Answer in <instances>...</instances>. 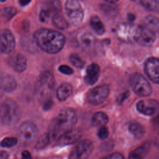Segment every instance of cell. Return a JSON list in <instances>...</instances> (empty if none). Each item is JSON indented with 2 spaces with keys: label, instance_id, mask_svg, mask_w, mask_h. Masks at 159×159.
<instances>
[{
  "label": "cell",
  "instance_id": "obj_1",
  "mask_svg": "<svg viewBox=\"0 0 159 159\" xmlns=\"http://www.w3.org/2000/svg\"><path fill=\"white\" fill-rule=\"evenodd\" d=\"M34 38L35 43L43 51L50 54L59 52L65 43V37L61 33L45 28L37 30Z\"/></svg>",
  "mask_w": 159,
  "mask_h": 159
},
{
  "label": "cell",
  "instance_id": "obj_2",
  "mask_svg": "<svg viewBox=\"0 0 159 159\" xmlns=\"http://www.w3.org/2000/svg\"><path fill=\"white\" fill-rule=\"evenodd\" d=\"M55 86V78L53 74L48 71L42 72L36 81L35 96L44 110L50 109L53 104L52 95Z\"/></svg>",
  "mask_w": 159,
  "mask_h": 159
},
{
  "label": "cell",
  "instance_id": "obj_3",
  "mask_svg": "<svg viewBox=\"0 0 159 159\" xmlns=\"http://www.w3.org/2000/svg\"><path fill=\"white\" fill-rule=\"evenodd\" d=\"M76 121V114L73 109L65 108L61 110L50 124L48 134L50 138L57 140L63 134L73 129Z\"/></svg>",
  "mask_w": 159,
  "mask_h": 159
},
{
  "label": "cell",
  "instance_id": "obj_4",
  "mask_svg": "<svg viewBox=\"0 0 159 159\" xmlns=\"http://www.w3.org/2000/svg\"><path fill=\"white\" fill-rule=\"evenodd\" d=\"M20 117L18 105L11 99H6L0 106V120L6 125L16 124Z\"/></svg>",
  "mask_w": 159,
  "mask_h": 159
},
{
  "label": "cell",
  "instance_id": "obj_5",
  "mask_svg": "<svg viewBox=\"0 0 159 159\" xmlns=\"http://www.w3.org/2000/svg\"><path fill=\"white\" fill-rule=\"evenodd\" d=\"M130 84L134 93L139 96H148L152 92L150 83L140 74L135 73L132 75L130 78Z\"/></svg>",
  "mask_w": 159,
  "mask_h": 159
},
{
  "label": "cell",
  "instance_id": "obj_6",
  "mask_svg": "<svg viewBox=\"0 0 159 159\" xmlns=\"http://www.w3.org/2000/svg\"><path fill=\"white\" fill-rule=\"evenodd\" d=\"M65 9L66 16L72 24L78 25L82 22L84 12L79 1L76 0L66 1Z\"/></svg>",
  "mask_w": 159,
  "mask_h": 159
},
{
  "label": "cell",
  "instance_id": "obj_7",
  "mask_svg": "<svg viewBox=\"0 0 159 159\" xmlns=\"http://www.w3.org/2000/svg\"><path fill=\"white\" fill-rule=\"evenodd\" d=\"M20 141L24 144L33 142L38 135V129L35 124L30 121H25L21 124L17 131Z\"/></svg>",
  "mask_w": 159,
  "mask_h": 159
},
{
  "label": "cell",
  "instance_id": "obj_8",
  "mask_svg": "<svg viewBox=\"0 0 159 159\" xmlns=\"http://www.w3.org/2000/svg\"><path fill=\"white\" fill-rule=\"evenodd\" d=\"M93 143L89 140L79 142L71 151L68 159H88L93 150Z\"/></svg>",
  "mask_w": 159,
  "mask_h": 159
},
{
  "label": "cell",
  "instance_id": "obj_9",
  "mask_svg": "<svg viewBox=\"0 0 159 159\" xmlns=\"http://www.w3.org/2000/svg\"><path fill=\"white\" fill-rule=\"evenodd\" d=\"M156 39L155 33L148 29L145 25L136 27L134 41L143 46H151Z\"/></svg>",
  "mask_w": 159,
  "mask_h": 159
},
{
  "label": "cell",
  "instance_id": "obj_10",
  "mask_svg": "<svg viewBox=\"0 0 159 159\" xmlns=\"http://www.w3.org/2000/svg\"><path fill=\"white\" fill-rule=\"evenodd\" d=\"M109 93V87L107 84L98 86L91 90L88 94V101L92 105H99L102 103Z\"/></svg>",
  "mask_w": 159,
  "mask_h": 159
},
{
  "label": "cell",
  "instance_id": "obj_11",
  "mask_svg": "<svg viewBox=\"0 0 159 159\" xmlns=\"http://www.w3.org/2000/svg\"><path fill=\"white\" fill-rule=\"evenodd\" d=\"M16 45L15 38L8 29H4L0 34V51L6 54L11 53Z\"/></svg>",
  "mask_w": 159,
  "mask_h": 159
},
{
  "label": "cell",
  "instance_id": "obj_12",
  "mask_svg": "<svg viewBox=\"0 0 159 159\" xmlns=\"http://www.w3.org/2000/svg\"><path fill=\"white\" fill-rule=\"evenodd\" d=\"M136 27V25L127 23L120 24L116 29L117 37L125 42L131 43L134 42Z\"/></svg>",
  "mask_w": 159,
  "mask_h": 159
},
{
  "label": "cell",
  "instance_id": "obj_13",
  "mask_svg": "<svg viewBox=\"0 0 159 159\" xmlns=\"http://www.w3.org/2000/svg\"><path fill=\"white\" fill-rule=\"evenodd\" d=\"M144 70L151 81L159 84V58L156 57L148 58L145 63Z\"/></svg>",
  "mask_w": 159,
  "mask_h": 159
},
{
  "label": "cell",
  "instance_id": "obj_14",
  "mask_svg": "<svg viewBox=\"0 0 159 159\" xmlns=\"http://www.w3.org/2000/svg\"><path fill=\"white\" fill-rule=\"evenodd\" d=\"M139 112L145 116H152L159 109V103L153 99H145L139 101L136 104Z\"/></svg>",
  "mask_w": 159,
  "mask_h": 159
},
{
  "label": "cell",
  "instance_id": "obj_15",
  "mask_svg": "<svg viewBox=\"0 0 159 159\" xmlns=\"http://www.w3.org/2000/svg\"><path fill=\"white\" fill-rule=\"evenodd\" d=\"M81 137V132L78 129H73L60 136L57 140V143L60 146L70 145L78 141Z\"/></svg>",
  "mask_w": 159,
  "mask_h": 159
},
{
  "label": "cell",
  "instance_id": "obj_16",
  "mask_svg": "<svg viewBox=\"0 0 159 159\" xmlns=\"http://www.w3.org/2000/svg\"><path fill=\"white\" fill-rule=\"evenodd\" d=\"M10 65L16 71L22 73L27 68V58L21 53H16L10 58Z\"/></svg>",
  "mask_w": 159,
  "mask_h": 159
},
{
  "label": "cell",
  "instance_id": "obj_17",
  "mask_svg": "<svg viewBox=\"0 0 159 159\" xmlns=\"http://www.w3.org/2000/svg\"><path fill=\"white\" fill-rule=\"evenodd\" d=\"M100 68L96 63L90 64L86 68L84 76V81L88 85L94 84L97 81L99 76Z\"/></svg>",
  "mask_w": 159,
  "mask_h": 159
},
{
  "label": "cell",
  "instance_id": "obj_18",
  "mask_svg": "<svg viewBox=\"0 0 159 159\" xmlns=\"http://www.w3.org/2000/svg\"><path fill=\"white\" fill-rule=\"evenodd\" d=\"M17 87L15 78L10 75L4 74L0 75V89L6 92H12Z\"/></svg>",
  "mask_w": 159,
  "mask_h": 159
},
{
  "label": "cell",
  "instance_id": "obj_19",
  "mask_svg": "<svg viewBox=\"0 0 159 159\" xmlns=\"http://www.w3.org/2000/svg\"><path fill=\"white\" fill-rule=\"evenodd\" d=\"M150 147L149 142H145L133 150L129 155L127 159H143L148 153Z\"/></svg>",
  "mask_w": 159,
  "mask_h": 159
},
{
  "label": "cell",
  "instance_id": "obj_20",
  "mask_svg": "<svg viewBox=\"0 0 159 159\" xmlns=\"http://www.w3.org/2000/svg\"><path fill=\"white\" fill-rule=\"evenodd\" d=\"M73 92V88L70 84L63 83L59 86L57 90V97L61 101H65Z\"/></svg>",
  "mask_w": 159,
  "mask_h": 159
},
{
  "label": "cell",
  "instance_id": "obj_21",
  "mask_svg": "<svg viewBox=\"0 0 159 159\" xmlns=\"http://www.w3.org/2000/svg\"><path fill=\"white\" fill-rule=\"evenodd\" d=\"M128 129L129 132L137 139L142 138L145 132L143 127L137 122H132L130 123L128 126Z\"/></svg>",
  "mask_w": 159,
  "mask_h": 159
},
{
  "label": "cell",
  "instance_id": "obj_22",
  "mask_svg": "<svg viewBox=\"0 0 159 159\" xmlns=\"http://www.w3.org/2000/svg\"><path fill=\"white\" fill-rule=\"evenodd\" d=\"M90 25L94 31L99 35H101L105 32V27L102 22L97 16H93L90 20Z\"/></svg>",
  "mask_w": 159,
  "mask_h": 159
},
{
  "label": "cell",
  "instance_id": "obj_23",
  "mask_svg": "<svg viewBox=\"0 0 159 159\" xmlns=\"http://www.w3.org/2000/svg\"><path fill=\"white\" fill-rule=\"evenodd\" d=\"M108 122V116L104 112H98L94 114L91 119V123L94 126H104Z\"/></svg>",
  "mask_w": 159,
  "mask_h": 159
},
{
  "label": "cell",
  "instance_id": "obj_24",
  "mask_svg": "<svg viewBox=\"0 0 159 159\" xmlns=\"http://www.w3.org/2000/svg\"><path fill=\"white\" fill-rule=\"evenodd\" d=\"M145 26L153 32L159 30V19L155 16L149 15L144 19Z\"/></svg>",
  "mask_w": 159,
  "mask_h": 159
},
{
  "label": "cell",
  "instance_id": "obj_25",
  "mask_svg": "<svg viewBox=\"0 0 159 159\" xmlns=\"http://www.w3.org/2000/svg\"><path fill=\"white\" fill-rule=\"evenodd\" d=\"M81 43L83 47L85 49H91L96 43L95 37L89 33H86L82 35L81 37Z\"/></svg>",
  "mask_w": 159,
  "mask_h": 159
},
{
  "label": "cell",
  "instance_id": "obj_26",
  "mask_svg": "<svg viewBox=\"0 0 159 159\" xmlns=\"http://www.w3.org/2000/svg\"><path fill=\"white\" fill-rule=\"evenodd\" d=\"M52 22L53 25L58 29L65 30L68 27V24L64 17L58 13L54 14Z\"/></svg>",
  "mask_w": 159,
  "mask_h": 159
},
{
  "label": "cell",
  "instance_id": "obj_27",
  "mask_svg": "<svg viewBox=\"0 0 159 159\" xmlns=\"http://www.w3.org/2000/svg\"><path fill=\"white\" fill-rule=\"evenodd\" d=\"M140 2L147 10L159 12V0H145Z\"/></svg>",
  "mask_w": 159,
  "mask_h": 159
},
{
  "label": "cell",
  "instance_id": "obj_28",
  "mask_svg": "<svg viewBox=\"0 0 159 159\" xmlns=\"http://www.w3.org/2000/svg\"><path fill=\"white\" fill-rule=\"evenodd\" d=\"M50 139H51V138H50L48 133L43 134L37 140V141L35 143V147L37 149H42V148H45L50 143Z\"/></svg>",
  "mask_w": 159,
  "mask_h": 159
},
{
  "label": "cell",
  "instance_id": "obj_29",
  "mask_svg": "<svg viewBox=\"0 0 159 159\" xmlns=\"http://www.w3.org/2000/svg\"><path fill=\"white\" fill-rule=\"evenodd\" d=\"M70 60L71 63L76 68H82L84 65V61L76 53H72L70 56Z\"/></svg>",
  "mask_w": 159,
  "mask_h": 159
},
{
  "label": "cell",
  "instance_id": "obj_30",
  "mask_svg": "<svg viewBox=\"0 0 159 159\" xmlns=\"http://www.w3.org/2000/svg\"><path fill=\"white\" fill-rule=\"evenodd\" d=\"M17 142H18L17 139L16 137H6L1 140V142L0 143V145L2 147L10 148V147H12L16 145L17 144Z\"/></svg>",
  "mask_w": 159,
  "mask_h": 159
},
{
  "label": "cell",
  "instance_id": "obj_31",
  "mask_svg": "<svg viewBox=\"0 0 159 159\" xmlns=\"http://www.w3.org/2000/svg\"><path fill=\"white\" fill-rule=\"evenodd\" d=\"M17 12L16 8L14 7H7L1 11L2 16L6 19H11Z\"/></svg>",
  "mask_w": 159,
  "mask_h": 159
},
{
  "label": "cell",
  "instance_id": "obj_32",
  "mask_svg": "<svg viewBox=\"0 0 159 159\" xmlns=\"http://www.w3.org/2000/svg\"><path fill=\"white\" fill-rule=\"evenodd\" d=\"M109 135V130L107 127L105 125L100 127L98 131V136L101 139H106L107 138Z\"/></svg>",
  "mask_w": 159,
  "mask_h": 159
},
{
  "label": "cell",
  "instance_id": "obj_33",
  "mask_svg": "<svg viewBox=\"0 0 159 159\" xmlns=\"http://www.w3.org/2000/svg\"><path fill=\"white\" fill-rule=\"evenodd\" d=\"M58 70L65 75H71L73 73V70L69 66L66 65H61L58 67Z\"/></svg>",
  "mask_w": 159,
  "mask_h": 159
},
{
  "label": "cell",
  "instance_id": "obj_34",
  "mask_svg": "<svg viewBox=\"0 0 159 159\" xmlns=\"http://www.w3.org/2000/svg\"><path fill=\"white\" fill-rule=\"evenodd\" d=\"M101 159H125L124 157L120 153L118 152H115L111 153Z\"/></svg>",
  "mask_w": 159,
  "mask_h": 159
},
{
  "label": "cell",
  "instance_id": "obj_35",
  "mask_svg": "<svg viewBox=\"0 0 159 159\" xmlns=\"http://www.w3.org/2000/svg\"><path fill=\"white\" fill-rule=\"evenodd\" d=\"M50 16V13L45 9H42L39 14V19L40 21L45 22H46Z\"/></svg>",
  "mask_w": 159,
  "mask_h": 159
},
{
  "label": "cell",
  "instance_id": "obj_36",
  "mask_svg": "<svg viewBox=\"0 0 159 159\" xmlns=\"http://www.w3.org/2000/svg\"><path fill=\"white\" fill-rule=\"evenodd\" d=\"M21 159H32L30 153L27 150L23 151L21 155Z\"/></svg>",
  "mask_w": 159,
  "mask_h": 159
},
{
  "label": "cell",
  "instance_id": "obj_37",
  "mask_svg": "<svg viewBox=\"0 0 159 159\" xmlns=\"http://www.w3.org/2000/svg\"><path fill=\"white\" fill-rule=\"evenodd\" d=\"M129 94V92H127V93H124V94H122L119 97L118 101L120 102V103L122 102L126 98H127V96H129V94Z\"/></svg>",
  "mask_w": 159,
  "mask_h": 159
},
{
  "label": "cell",
  "instance_id": "obj_38",
  "mask_svg": "<svg viewBox=\"0 0 159 159\" xmlns=\"http://www.w3.org/2000/svg\"><path fill=\"white\" fill-rule=\"evenodd\" d=\"M8 153L6 151H0V159H7Z\"/></svg>",
  "mask_w": 159,
  "mask_h": 159
},
{
  "label": "cell",
  "instance_id": "obj_39",
  "mask_svg": "<svg viewBox=\"0 0 159 159\" xmlns=\"http://www.w3.org/2000/svg\"><path fill=\"white\" fill-rule=\"evenodd\" d=\"M30 2V1H19V4H20L21 6H22L27 5V4H29Z\"/></svg>",
  "mask_w": 159,
  "mask_h": 159
},
{
  "label": "cell",
  "instance_id": "obj_40",
  "mask_svg": "<svg viewBox=\"0 0 159 159\" xmlns=\"http://www.w3.org/2000/svg\"><path fill=\"white\" fill-rule=\"evenodd\" d=\"M127 17H128V19H129V20L133 21V20H134V19H135V16L134 14H128Z\"/></svg>",
  "mask_w": 159,
  "mask_h": 159
},
{
  "label": "cell",
  "instance_id": "obj_41",
  "mask_svg": "<svg viewBox=\"0 0 159 159\" xmlns=\"http://www.w3.org/2000/svg\"><path fill=\"white\" fill-rule=\"evenodd\" d=\"M157 123L158 124H159V115H158V116L157 117Z\"/></svg>",
  "mask_w": 159,
  "mask_h": 159
}]
</instances>
